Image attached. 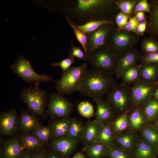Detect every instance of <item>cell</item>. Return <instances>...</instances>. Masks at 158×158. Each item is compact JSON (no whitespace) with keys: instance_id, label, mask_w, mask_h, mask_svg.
<instances>
[{"instance_id":"6f0895ef","label":"cell","mask_w":158,"mask_h":158,"mask_svg":"<svg viewBox=\"0 0 158 158\" xmlns=\"http://www.w3.org/2000/svg\"></svg>"},{"instance_id":"cb8c5ba5","label":"cell","mask_w":158,"mask_h":158,"mask_svg":"<svg viewBox=\"0 0 158 158\" xmlns=\"http://www.w3.org/2000/svg\"><path fill=\"white\" fill-rule=\"evenodd\" d=\"M110 148L97 141L84 146L83 150L88 158H103L106 157Z\"/></svg>"},{"instance_id":"f907efd6","label":"cell","mask_w":158,"mask_h":158,"mask_svg":"<svg viewBox=\"0 0 158 158\" xmlns=\"http://www.w3.org/2000/svg\"><path fill=\"white\" fill-rule=\"evenodd\" d=\"M18 158H34V154L30 152H25Z\"/></svg>"},{"instance_id":"7402d4cb","label":"cell","mask_w":158,"mask_h":158,"mask_svg":"<svg viewBox=\"0 0 158 158\" xmlns=\"http://www.w3.org/2000/svg\"><path fill=\"white\" fill-rule=\"evenodd\" d=\"M148 2L150 11L146 32L150 37L156 39L158 37V0H151Z\"/></svg>"},{"instance_id":"ba28073f","label":"cell","mask_w":158,"mask_h":158,"mask_svg":"<svg viewBox=\"0 0 158 158\" xmlns=\"http://www.w3.org/2000/svg\"><path fill=\"white\" fill-rule=\"evenodd\" d=\"M77 11L84 14H92L99 13L104 16L111 12L119 11L116 0H78Z\"/></svg>"},{"instance_id":"7c38bea8","label":"cell","mask_w":158,"mask_h":158,"mask_svg":"<svg viewBox=\"0 0 158 158\" xmlns=\"http://www.w3.org/2000/svg\"><path fill=\"white\" fill-rule=\"evenodd\" d=\"M112 24H105L89 33L87 36V54L89 56L95 49L106 45L109 34L112 29Z\"/></svg>"},{"instance_id":"603a6c76","label":"cell","mask_w":158,"mask_h":158,"mask_svg":"<svg viewBox=\"0 0 158 158\" xmlns=\"http://www.w3.org/2000/svg\"><path fill=\"white\" fill-rule=\"evenodd\" d=\"M71 118L68 117L56 118L51 122V126L53 139H58L67 136Z\"/></svg>"},{"instance_id":"8d00e7d4","label":"cell","mask_w":158,"mask_h":158,"mask_svg":"<svg viewBox=\"0 0 158 158\" xmlns=\"http://www.w3.org/2000/svg\"><path fill=\"white\" fill-rule=\"evenodd\" d=\"M66 17L68 22L71 27L78 40L83 47L85 53L87 54V36L86 34L80 30L77 27L76 25L70 20L67 16Z\"/></svg>"},{"instance_id":"3957f363","label":"cell","mask_w":158,"mask_h":158,"mask_svg":"<svg viewBox=\"0 0 158 158\" xmlns=\"http://www.w3.org/2000/svg\"><path fill=\"white\" fill-rule=\"evenodd\" d=\"M106 95V100L115 116L123 114L133 106L129 85L116 84Z\"/></svg>"},{"instance_id":"e0dca14e","label":"cell","mask_w":158,"mask_h":158,"mask_svg":"<svg viewBox=\"0 0 158 158\" xmlns=\"http://www.w3.org/2000/svg\"><path fill=\"white\" fill-rule=\"evenodd\" d=\"M92 99L97 104L94 120L101 124L110 122L115 115L108 102L102 98L94 97Z\"/></svg>"},{"instance_id":"4316f807","label":"cell","mask_w":158,"mask_h":158,"mask_svg":"<svg viewBox=\"0 0 158 158\" xmlns=\"http://www.w3.org/2000/svg\"><path fill=\"white\" fill-rule=\"evenodd\" d=\"M139 132L145 141L158 150V130L154 125L148 123Z\"/></svg>"},{"instance_id":"d4e9b609","label":"cell","mask_w":158,"mask_h":158,"mask_svg":"<svg viewBox=\"0 0 158 158\" xmlns=\"http://www.w3.org/2000/svg\"><path fill=\"white\" fill-rule=\"evenodd\" d=\"M19 138L22 148L26 152L41 150L44 144L32 134L24 133Z\"/></svg>"},{"instance_id":"1f68e13d","label":"cell","mask_w":158,"mask_h":158,"mask_svg":"<svg viewBox=\"0 0 158 158\" xmlns=\"http://www.w3.org/2000/svg\"><path fill=\"white\" fill-rule=\"evenodd\" d=\"M84 128V126L81 122L74 118H71L67 137H71L79 141L80 140Z\"/></svg>"},{"instance_id":"e575fe53","label":"cell","mask_w":158,"mask_h":158,"mask_svg":"<svg viewBox=\"0 0 158 158\" xmlns=\"http://www.w3.org/2000/svg\"><path fill=\"white\" fill-rule=\"evenodd\" d=\"M139 0H116V3L120 11L125 14L129 18L133 16L135 6Z\"/></svg>"},{"instance_id":"7dc6e473","label":"cell","mask_w":158,"mask_h":158,"mask_svg":"<svg viewBox=\"0 0 158 158\" xmlns=\"http://www.w3.org/2000/svg\"><path fill=\"white\" fill-rule=\"evenodd\" d=\"M47 158H65L60 154L52 150L47 154Z\"/></svg>"},{"instance_id":"816d5d0a","label":"cell","mask_w":158,"mask_h":158,"mask_svg":"<svg viewBox=\"0 0 158 158\" xmlns=\"http://www.w3.org/2000/svg\"><path fill=\"white\" fill-rule=\"evenodd\" d=\"M72 158H85L84 154L81 152H77Z\"/></svg>"},{"instance_id":"30bf717a","label":"cell","mask_w":158,"mask_h":158,"mask_svg":"<svg viewBox=\"0 0 158 158\" xmlns=\"http://www.w3.org/2000/svg\"><path fill=\"white\" fill-rule=\"evenodd\" d=\"M158 87V82L149 83L140 79L134 82L131 86L133 106L142 108Z\"/></svg>"},{"instance_id":"9f6ffc18","label":"cell","mask_w":158,"mask_h":158,"mask_svg":"<svg viewBox=\"0 0 158 158\" xmlns=\"http://www.w3.org/2000/svg\"><path fill=\"white\" fill-rule=\"evenodd\" d=\"M157 158V157H154V158Z\"/></svg>"},{"instance_id":"f546056e","label":"cell","mask_w":158,"mask_h":158,"mask_svg":"<svg viewBox=\"0 0 158 158\" xmlns=\"http://www.w3.org/2000/svg\"><path fill=\"white\" fill-rule=\"evenodd\" d=\"M128 111H127L121 115L115 116L110 122L111 128L115 135L129 130L127 117Z\"/></svg>"},{"instance_id":"277c9868","label":"cell","mask_w":158,"mask_h":158,"mask_svg":"<svg viewBox=\"0 0 158 158\" xmlns=\"http://www.w3.org/2000/svg\"><path fill=\"white\" fill-rule=\"evenodd\" d=\"M87 64L85 63L77 66H71L62 73L61 78L55 83V87L60 95H70L78 91L87 70Z\"/></svg>"},{"instance_id":"8992f818","label":"cell","mask_w":158,"mask_h":158,"mask_svg":"<svg viewBox=\"0 0 158 158\" xmlns=\"http://www.w3.org/2000/svg\"><path fill=\"white\" fill-rule=\"evenodd\" d=\"M11 72L21 78L24 81L35 85H39L42 82L51 81L55 83L51 76L47 74L40 75L34 70L28 61L23 55L19 56L10 66Z\"/></svg>"},{"instance_id":"ab89813d","label":"cell","mask_w":158,"mask_h":158,"mask_svg":"<svg viewBox=\"0 0 158 158\" xmlns=\"http://www.w3.org/2000/svg\"><path fill=\"white\" fill-rule=\"evenodd\" d=\"M69 56L75 58L76 57L80 59L85 61L89 60L87 54L84 53L79 47L74 46L71 42V47L70 49Z\"/></svg>"},{"instance_id":"9c48e42d","label":"cell","mask_w":158,"mask_h":158,"mask_svg":"<svg viewBox=\"0 0 158 158\" xmlns=\"http://www.w3.org/2000/svg\"><path fill=\"white\" fill-rule=\"evenodd\" d=\"M58 93L49 95V104L47 114L53 118L69 117L73 104Z\"/></svg>"},{"instance_id":"4fadbf2b","label":"cell","mask_w":158,"mask_h":158,"mask_svg":"<svg viewBox=\"0 0 158 158\" xmlns=\"http://www.w3.org/2000/svg\"><path fill=\"white\" fill-rule=\"evenodd\" d=\"M79 140L69 137L53 139L51 147L52 150L67 158L75 150Z\"/></svg>"},{"instance_id":"44dd1931","label":"cell","mask_w":158,"mask_h":158,"mask_svg":"<svg viewBox=\"0 0 158 158\" xmlns=\"http://www.w3.org/2000/svg\"><path fill=\"white\" fill-rule=\"evenodd\" d=\"M102 124L94 120L87 122L84 126L81 140L84 146L97 141Z\"/></svg>"},{"instance_id":"9a60e30c","label":"cell","mask_w":158,"mask_h":158,"mask_svg":"<svg viewBox=\"0 0 158 158\" xmlns=\"http://www.w3.org/2000/svg\"><path fill=\"white\" fill-rule=\"evenodd\" d=\"M138 135L127 130L115 135V144L131 156L135 149Z\"/></svg>"},{"instance_id":"5b68a950","label":"cell","mask_w":158,"mask_h":158,"mask_svg":"<svg viewBox=\"0 0 158 158\" xmlns=\"http://www.w3.org/2000/svg\"><path fill=\"white\" fill-rule=\"evenodd\" d=\"M20 98L30 112L45 116L44 111L47 105L48 95L46 91L40 88L39 85L24 88L20 93Z\"/></svg>"},{"instance_id":"ffe728a7","label":"cell","mask_w":158,"mask_h":158,"mask_svg":"<svg viewBox=\"0 0 158 158\" xmlns=\"http://www.w3.org/2000/svg\"><path fill=\"white\" fill-rule=\"evenodd\" d=\"M18 124L20 130L24 134L32 133L40 125L34 114L25 111H21Z\"/></svg>"},{"instance_id":"7a4b0ae2","label":"cell","mask_w":158,"mask_h":158,"mask_svg":"<svg viewBox=\"0 0 158 158\" xmlns=\"http://www.w3.org/2000/svg\"><path fill=\"white\" fill-rule=\"evenodd\" d=\"M140 36L135 33L112 28L108 36L106 45L118 56L135 48Z\"/></svg>"},{"instance_id":"83f0119b","label":"cell","mask_w":158,"mask_h":158,"mask_svg":"<svg viewBox=\"0 0 158 158\" xmlns=\"http://www.w3.org/2000/svg\"><path fill=\"white\" fill-rule=\"evenodd\" d=\"M115 134L111 128L110 122L102 124L97 141L103 143L110 149L115 144Z\"/></svg>"},{"instance_id":"8fae6325","label":"cell","mask_w":158,"mask_h":158,"mask_svg":"<svg viewBox=\"0 0 158 158\" xmlns=\"http://www.w3.org/2000/svg\"><path fill=\"white\" fill-rule=\"evenodd\" d=\"M143 54L135 48L118 56L113 71L117 79L122 78L124 73L137 64Z\"/></svg>"},{"instance_id":"c3c4849f","label":"cell","mask_w":158,"mask_h":158,"mask_svg":"<svg viewBox=\"0 0 158 158\" xmlns=\"http://www.w3.org/2000/svg\"><path fill=\"white\" fill-rule=\"evenodd\" d=\"M145 13L143 12H138L135 15V16L138 20L139 23H140L144 20L146 18V17H145Z\"/></svg>"},{"instance_id":"f6af8a7d","label":"cell","mask_w":158,"mask_h":158,"mask_svg":"<svg viewBox=\"0 0 158 158\" xmlns=\"http://www.w3.org/2000/svg\"><path fill=\"white\" fill-rule=\"evenodd\" d=\"M128 16L120 12L116 15L115 21L117 27L121 28L125 25L128 21Z\"/></svg>"},{"instance_id":"db71d44e","label":"cell","mask_w":158,"mask_h":158,"mask_svg":"<svg viewBox=\"0 0 158 158\" xmlns=\"http://www.w3.org/2000/svg\"><path fill=\"white\" fill-rule=\"evenodd\" d=\"M153 96L156 99L158 100V87L155 90Z\"/></svg>"},{"instance_id":"7bdbcfd3","label":"cell","mask_w":158,"mask_h":158,"mask_svg":"<svg viewBox=\"0 0 158 158\" xmlns=\"http://www.w3.org/2000/svg\"><path fill=\"white\" fill-rule=\"evenodd\" d=\"M140 11L150 13V6L147 0H140L138 1L134 8L133 16L137 12Z\"/></svg>"},{"instance_id":"f35d334b","label":"cell","mask_w":158,"mask_h":158,"mask_svg":"<svg viewBox=\"0 0 158 158\" xmlns=\"http://www.w3.org/2000/svg\"><path fill=\"white\" fill-rule=\"evenodd\" d=\"M77 108L80 114L83 117L90 118L94 115L93 107L88 101L80 102L78 104Z\"/></svg>"},{"instance_id":"d590c367","label":"cell","mask_w":158,"mask_h":158,"mask_svg":"<svg viewBox=\"0 0 158 158\" xmlns=\"http://www.w3.org/2000/svg\"><path fill=\"white\" fill-rule=\"evenodd\" d=\"M141 50L144 54L158 52V41L151 37H146L141 42Z\"/></svg>"},{"instance_id":"681fc988","label":"cell","mask_w":158,"mask_h":158,"mask_svg":"<svg viewBox=\"0 0 158 158\" xmlns=\"http://www.w3.org/2000/svg\"><path fill=\"white\" fill-rule=\"evenodd\" d=\"M34 158H47V154L44 151H40L34 154Z\"/></svg>"},{"instance_id":"52a82bcc","label":"cell","mask_w":158,"mask_h":158,"mask_svg":"<svg viewBox=\"0 0 158 158\" xmlns=\"http://www.w3.org/2000/svg\"><path fill=\"white\" fill-rule=\"evenodd\" d=\"M117 57L106 45L92 51L89 56V60L92 64V68L113 74Z\"/></svg>"},{"instance_id":"b9f144b4","label":"cell","mask_w":158,"mask_h":158,"mask_svg":"<svg viewBox=\"0 0 158 158\" xmlns=\"http://www.w3.org/2000/svg\"><path fill=\"white\" fill-rule=\"evenodd\" d=\"M140 60V63L158 64V52L143 54Z\"/></svg>"},{"instance_id":"4dcf8cb0","label":"cell","mask_w":158,"mask_h":158,"mask_svg":"<svg viewBox=\"0 0 158 158\" xmlns=\"http://www.w3.org/2000/svg\"><path fill=\"white\" fill-rule=\"evenodd\" d=\"M141 64H136L126 71L122 78V84L129 85L140 79Z\"/></svg>"},{"instance_id":"ac0fdd59","label":"cell","mask_w":158,"mask_h":158,"mask_svg":"<svg viewBox=\"0 0 158 158\" xmlns=\"http://www.w3.org/2000/svg\"><path fill=\"white\" fill-rule=\"evenodd\" d=\"M1 151L2 158H18L25 152L22 148L19 138H12L4 144Z\"/></svg>"},{"instance_id":"5bb4252c","label":"cell","mask_w":158,"mask_h":158,"mask_svg":"<svg viewBox=\"0 0 158 158\" xmlns=\"http://www.w3.org/2000/svg\"><path fill=\"white\" fill-rule=\"evenodd\" d=\"M17 114L15 109L12 108L3 113L0 116V131L5 135L15 132L18 124Z\"/></svg>"},{"instance_id":"6da1fadb","label":"cell","mask_w":158,"mask_h":158,"mask_svg":"<svg viewBox=\"0 0 158 158\" xmlns=\"http://www.w3.org/2000/svg\"><path fill=\"white\" fill-rule=\"evenodd\" d=\"M113 73L92 68L87 69L78 91L92 98H102L116 85Z\"/></svg>"},{"instance_id":"484cf974","label":"cell","mask_w":158,"mask_h":158,"mask_svg":"<svg viewBox=\"0 0 158 158\" xmlns=\"http://www.w3.org/2000/svg\"><path fill=\"white\" fill-rule=\"evenodd\" d=\"M140 79L147 82H158V64L141 63Z\"/></svg>"},{"instance_id":"836d02e7","label":"cell","mask_w":158,"mask_h":158,"mask_svg":"<svg viewBox=\"0 0 158 158\" xmlns=\"http://www.w3.org/2000/svg\"><path fill=\"white\" fill-rule=\"evenodd\" d=\"M32 134L44 144L53 138L52 130L50 125L44 126L40 124Z\"/></svg>"},{"instance_id":"ee69618b","label":"cell","mask_w":158,"mask_h":158,"mask_svg":"<svg viewBox=\"0 0 158 158\" xmlns=\"http://www.w3.org/2000/svg\"><path fill=\"white\" fill-rule=\"evenodd\" d=\"M139 23L135 16H133L129 18L128 22L125 26L121 28H118L137 34L136 28Z\"/></svg>"},{"instance_id":"bcb514c9","label":"cell","mask_w":158,"mask_h":158,"mask_svg":"<svg viewBox=\"0 0 158 158\" xmlns=\"http://www.w3.org/2000/svg\"><path fill=\"white\" fill-rule=\"evenodd\" d=\"M147 21L146 18L145 20L139 23L136 28L137 35L140 36H143L146 31Z\"/></svg>"},{"instance_id":"74e56055","label":"cell","mask_w":158,"mask_h":158,"mask_svg":"<svg viewBox=\"0 0 158 158\" xmlns=\"http://www.w3.org/2000/svg\"><path fill=\"white\" fill-rule=\"evenodd\" d=\"M106 157L108 158H132L130 155L115 144L110 149Z\"/></svg>"},{"instance_id":"60d3db41","label":"cell","mask_w":158,"mask_h":158,"mask_svg":"<svg viewBox=\"0 0 158 158\" xmlns=\"http://www.w3.org/2000/svg\"><path fill=\"white\" fill-rule=\"evenodd\" d=\"M75 60V58L69 56L68 58L63 59L59 62L52 63L51 65L54 67H59L61 69L62 73H65L71 67Z\"/></svg>"},{"instance_id":"2e32d148","label":"cell","mask_w":158,"mask_h":158,"mask_svg":"<svg viewBox=\"0 0 158 158\" xmlns=\"http://www.w3.org/2000/svg\"><path fill=\"white\" fill-rule=\"evenodd\" d=\"M129 130L137 133L148 123L141 107L133 106L128 113Z\"/></svg>"},{"instance_id":"d6986e66","label":"cell","mask_w":158,"mask_h":158,"mask_svg":"<svg viewBox=\"0 0 158 158\" xmlns=\"http://www.w3.org/2000/svg\"><path fill=\"white\" fill-rule=\"evenodd\" d=\"M158 150L139 135L136 145L131 157L132 158L157 157Z\"/></svg>"},{"instance_id":"f5cc1de1","label":"cell","mask_w":158,"mask_h":158,"mask_svg":"<svg viewBox=\"0 0 158 158\" xmlns=\"http://www.w3.org/2000/svg\"><path fill=\"white\" fill-rule=\"evenodd\" d=\"M153 123L154 124H152V125H154L158 130V116Z\"/></svg>"},{"instance_id":"d6a6232c","label":"cell","mask_w":158,"mask_h":158,"mask_svg":"<svg viewBox=\"0 0 158 158\" xmlns=\"http://www.w3.org/2000/svg\"><path fill=\"white\" fill-rule=\"evenodd\" d=\"M113 21L98 20L90 21L83 25H76L77 27L83 33L87 34L96 30L105 24H112Z\"/></svg>"},{"instance_id":"11a10c76","label":"cell","mask_w":158,"mask_h":158,"mask_svg":"<svg viewBox=\"0 0 158 158\" xmlns=\"http://www.w3.org/2000/svg\"><path fill=\"white\" fill-rule=\"evenodd\" d=\"M157 81L158 82V79H157Z\"/></svg>"},{"instance_id":"f1b7e54d","label":"cell","mask_w":158,"mask_h":158,"mask_svg":"<svg viewBox=\"0 0 158 158\" xmlns=\"http://www.w3.org/2000/svg\"><path fill=\"white\" fill-rule=\"evenodd\" d=\"M148 123H153L158 116V100L153 96L142 107Z\"/></svg>"}]
</instances>
